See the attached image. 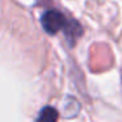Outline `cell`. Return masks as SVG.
<instances>
[{
	"instance_id": "6da1fadb",
	"label": "cell",
	"mask_w": 122,
	"mask_h": 122,
	"mask_svg": "<svg viewBox=\"0 0 122 122\" xmlns=\"http://www.w3.org/2000/svg\"><path fill=\"white\" fill-rule=\"evenodd\" d=\"M41 24L46 33L49 34H56L59 30H63L67 24V20L62 12L56 9L46 11L41 17Z\"/></svg>"
},
{
	"instance_id": "7a4b0ae2",
	"label": "cell",
	"mask_w": 122,
	"mask_h": 122,
	"mask_svg": "<svg viewBox=\"0 0 122 122\" xmlns=\"http://www.w3.org/2000/svg\"><path fill=\"white\" fill-rule=\"evenodd\" d=\"M63 32H64V36H66L67 41L70 42V45L74 46L75 42L77 41V38L81 37L83 28L76 20H68L66 26H64V29H63Z\"/></svg>"
},
{
	"instance_id": "3957f363",
	"label": "cell",
	"mask_w": 122,
	"mask_h": 122,
	"mask_svg": "<svg viewBox=\"0 0 122 122\" xmlns=\"http://www.w3.org/2000/svg\"><path fill=\"white\" fill-rule=\"evenodd\" d=\"M59 113L53 106H45L41 110L40 116L37 118V122H56L58 121Z\"/></svg>"
}]
</instances>
